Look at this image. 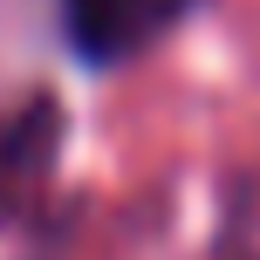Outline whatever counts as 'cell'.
Here are the masks:
<instances>
[{
    "label": "cell",
    "mask_w": 260,
    "mask_h": 260,
    "mask_svg": "<svg viewBox=\"0 0 260 260\" xmlns=\"http://www.w3.org/2000/svg\"><path fill=\"white\" fill-rule=\"evenodd\" d=\"M192 7L199 0H55L62 41L82 69H117V62L151 55Z\"/></svg>",
    "instance_id": "obj_2"
},
{
    "label": "cell",
    "mask_w": 260,
    "mask_h": 260,
    "mask_svg": "<svg viewBox=\"0 0 260 260\" xmlns=\"http://www.w3.org/2000/svg\"><path fill=\"white\" fill-rule=\"evenodd\" d=\"M62 103L48 89H21V96H0V226L27 219L41 206L55 178V157H62Z\"/></svg>",
    "instance_id": "obj_1"
}]
</instances>
